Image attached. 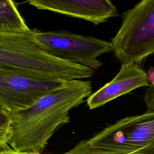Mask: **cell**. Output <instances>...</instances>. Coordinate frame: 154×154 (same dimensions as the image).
<instances>
[{"label":"cell","instance_id":"3","mask_svg":"<svg viewBox=\"0 0 154 154\" xmlns=\"http://www.w3.org/2000/svg\"><path fill=\"white\" fill-rule=\"evenodd\" d=\"M87 141L98 154H154V111L119 119Z\"/></svg>","mask_w":154,"mask_h":154},{"label":"cell","instance_id":"7","mask_svg":"<svg viewBox=\"0 0 154 154\" xmlns=\"http://www.w3.org/2000/svg\"><path fill=\"white\" fill-rule=\"evenodd\" d=\"M28 3L39 10L79 18L96 25L118 16L116 7L109 0H32Z\"/></svg>","mask_w":154,"mask_h":154},{"label":"cell","instance_id":"14","mask_svg":"<svg viewBox=\"0 0 154 154\" xmlns=\"http://www.w3.org/2000/svg\"></svg>","mask_w":154,"mask_h":154},{"label":"cell","instance_id":"8","mask_svg":"<svg viewBox=\"0 0 154 154\" xmlns=\"http://www.w3.org/2000/svg\"><path fill=\"white\" fill-rule=\"evenodd\" d=\"M149 85L147 73L139 64H123L111 81L88 97L87 104L90 109H93L135 89Z\"/></svg>","mask_w":154,"mask_h":154},{"label":"cell","instance_id":"2","mask_svg":"<svg viewBox=\"0 0 154 154\" xmlns=\"http://www.w3.org/2000/svg\"><path fill=\"white\" fill-rule=\"evenodd\" d=\"M34 32H0V71L64 81L93 76V69L49 54L35 41Z\"/></svg>","mask_w":154,"mask_h":154},{"label":"cell","instance_id":"1","mask_svg":"<svg viewBox=\"0 0 154 154\" xmlns=\"http://www.w3.org/2000/svg\"><path fill=\"white\" fill-rule=\"evenodd\" d=\"M90 81H66L29 106L9 112L8 145L20 152L40 153L55 131L69 122V111L91 93Z\"/></svg>","mask_w":154,"mask_h":154},{"label":"cell","instance_id":"10","mask_svg":"<svg viewBox=\"0 0 154 154\" xmlns=\"http://www.w3.org/2000/svg\"><path fill=\"white\" fill-rule=\"evenodd\" d=\"M10 117L8 112L0 109V149L9 148Z\"/></svg>","mask_w":154,"mask_h":154},{"label":"cell","instance_id":"5","mask_svg":"<svg viewBox=\"0 0 154 154\" xmlns=\"http://www.w3.org/2000/svg\"><path fill=\"white\" fill-rule=\"evenodd\" d=\"M34 37L53 56L93 70L102 65V62L97 59L98 57L112 52L111 42L66 31H34Z\"/></svg>","mask_w":154,"mask_h":154},{"label":"cell","instance_id":"4","mask_svg":"<svg viewBox=\"0 0 154 154\" xmlns=\"http://www.w3.org/2000/svg\"><path fill=\"white\" fill-rule=\"evenodd\" d=\"M111 44L122 64H139L154 54V0H143L123 13Z\"/></svg>","mask_w":154,"mask_h":154},{"label":"cell","instance_id":"9","mask_svg":"<svg viewBox=\"0 0 154 154\" xmlns=\"http://www.w3.org/2000/svg\"><path fill=\"white\" fill-rule=\"evenodd\" d=\"M31 30L13 1L0 0V32L25 33Z\"/></svg>","mask_w":154,"mask_h":154},{"label":"cell","instance_id":"6","mask_svg":"<svg viewBox=\"0 0 154 154\" xmlns=\"http://www.w3.org/2000/svg\"><path fill=\"white\" fill-rule=\"evenodd\" d=\"M66 81L0 71V109L9 113L26 108Z\"/></svg>","mask_w":154,"mask_h":154},{"label":"cell","instance_id":"13","mask_svg":"<svg viewBox=\"0 0 154 154\" xmlns=\"http://www.w3.org/2000/svg\"><path fill=\"white\" fill-rule=\"evenodd\" d=\"M147 76L148 79V81L150 84V85H154V67H150L147 72Z\"/></svg>","mask_w":154,"mask_h":154},{"label":"cell","instance_id":"12","mask_svg":"<svg viewBox=\"0 0 154 154\" xmlns=\"http://www.w3.org/2000/svg\"><path fill=\"white\" fill-rule=\"evenodd\" d=\"M0 154H40L38 152H20L16 151L12 149H3L0 152Z\"/></svg>","mask_w":154,"mask_h":154},{"label":"cell","instance_id":"11","mask_svg":"<svg viewBox=\"0 0 154 154\" xmlns=\"http://www.w3.org/2000/svg\"><path fill=\"white\" fill-rule=\"evenodd\" d=\"M144 100L147 111H154V85L148 87L144 93Z\"/></svg>","mask_w":154,"mask_h":154}]
</instances>
